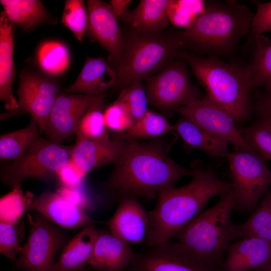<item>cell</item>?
Segmentation results:
<instances>
[{"label": "cell", "instance_id": "obj_1", "mask_svg": "<svg viewBox=\"0 0 271 271\" xmlns=\"http://www.w3.org/2000/svg\"><path fill=\"white\" fill-rule=\"evenodd\" d=\"M102 189L118 203L127 198L154 199L165 190L174 187L181 177L192 176L194 169L175 163L159 142H125L121 155Z\"/></svg>", "mask_w": 271, "mask_h": 271}, {"label": "cell", "instance_id": "obj_2", "mask_svg": "<svg viewBox=\"0 0 271 271\" xmlns=\"http://www.w3.org/2000/svg\"><path fill=\"white\" fill-rule=\"evenodd\" d=\"M212 171L194 169L186 185L160 192L155 208L148 212L146 243L154 247L166 243L201 212L209 200L232 189Z\"/></svg>", "mask_w": 271, "mask_h": 271}, {"label": "cell", "instance_id": "obj_3", "mask_svg": "<svg viewBox=\"0 0 271 271\" xmlns=\"http://www.w3.org/2000/svg\"><path fill=\"white\" fill-rule=\"evenodd\" d=\"M253 15L236 2H208L200 16L179 35L184 49L209 56H224L250 32Z\"/></svg>", "mask_w": 271, "mask_h": 271}, {"label": "cell", "instance_id": "obj_4", "mask_svg": "<svg viewBox=\"0 0 271 271\" xmlns=\"http://www.w3.org/2000/svg\"><path fill=\"white\" fill-rule=\"evenodd\" d=\"M180 59L190 65L206 94L226 110L235 122L250 118L253 89L249 65L226 62L216 56L202 57L186 51Z\"/></svg>", "mask_w": 271, "mask_h": 271}, {"label": "cell", "instance_id": "obj_5", "mask_svg": "<svg viewBox=\"0 0 271 271\" xmlns=\"http://www.w3.org/2000/svg\"><path fill=\"white\" fill-rule=\"evenodd\" d=\"M218 201L200 213L175 235L177 242L207 263L218 267L230 242L236 238L231 219L235 208L233 188L219 195Z\"/></svg>", "mask_w": 271, "mask_h": 271}, {"label": "cell", "instance_id": "obj_6", "mask_svg": "<svg viewBox=\"0 0 271 271\" xmlns=\"http://www.w3.org/2000/svg\"><path fill=\"white\" fill-rule=\"evenodd\" d=\"M179 34L133 31L125 38L117 65L115 86L123 89L138 81L147 80L185 52Z\"/></svg>", "mask_w": 271, "mask_h": 271}, {"label": "cell", "instance_id": "obj_7", "mask_svg": "<svg viewBox=\"0 0 271 271\" xmlns=\"http://www.w3.org/2000/svg\"><path fill=\"white\" fill-rule=\"evenodd\" d=\"M71 160V147L40 138L20 158L1 166V180L12 189L28 179L47 181Z\"/></svg>", "mask_w": 271, "mask_h": 271}, {"label": "cell", "instance_id": "obj_8", "mask_svg": "<svg viewBox=\"0 0 271 271\" xmlns=\"http://www.w3.org/2000/svg\"><path fill=\"white\" fill-rule=\"evenodd\" d=\"M30 229L16 265L25 271H51L61 249L67 243L66 231L41 214L28 213Z\"/></svg>", "mask_w": 271, "mask_h": 271}, {"label": "cell", "instance_id": "obj_9", "mask_svg": "<svg viewBox=\"0 0 271 271\" xmlns=\"http://www.w3.org/2000/svg\"><path fill=\"white\" fill-rule=\"evenodd\" d=\"M235 208L249 211L257 204L271 183V171L263 159L254 151L243 150L229 152Z\"/></svg>", "mask_w": 271, "mask_h": 271}, {"label": "cell", "instance_id": "obj_10", "mask_svg": "<svg viewBox=\"0 0 271 271\" xmlns=\"http://www.w3.org/2000/svg\"><path fill=\"white\" fill-rule=\"evenodd\" d=\"M146 80L149 103L164 111L175 110L202 98L182 59L172 61Z\"/></svg>", "mask_w": 271, "mask_h": 271}, {"label": "cell", "instance_id": "obj_11", "mask_svg": "<svg viewBox=\"0 0 271 271\" xmlns=\"http://www.w3.org/2000/svg\"><path fill=\"white\" fill-rule=\"evenodd\" d=\"M150 247L135 252L125 271H219L177 241Z\"/></svg>", "mask_w": 271, "mask_h": 271}, {"label": "cell", "instance_id": "obj_12", "mask_svg": "<svg viewBox=\"0 0 271 271\" xmlns=\"http://www.w3.org/2000/svg\"><path fill=\"white\" fill-rule=\"evenodd\" d=\"M175 111L213 136L234 144L239 149L254 151L243 138L232 116L207 95Z\"/></svg>", "mask_w": 271, "mask_h": 271}, {"label": "cell", "instance_id": "obj_13", "mask_svg": "<svg viewBox=\"0 0 271 271\" xmlns=\"http://www.w3.org/2000/svg\"><path fill=\"white\" fill-rule=\"evenodd\" d=\"M104 93L96 94L59 93L42 130L48 139L61 143L75 133L83 116Z\"/></svg>", "mask_w": 271, "mask_h": 271}, {"label": "cell", "instance_id": "obj_14", "mask_svg": "<svg viewBox=\"0 0 271 271\" xmlns=\"http://www.w3.org/2000/svg\"><path fill=\"white\" fill-rule=\"evenodd\" d=\"M60 85L53 80L37 74H21L18 90L19 108L30 114L42 131L59 94Z\"/></svg>", "mask_w": 271, "mask_h": 271}, {"label": "cell", "instance_id": "obj_15", "mask_svg": "<svg viewBox=\"0 0 271 271\" xmlns=\"http://www.w3.org/2000/svg\"><path fill=\"white\" fill-rule=\"evenodd\" d=\"M87 34L99 43L109 53L110 60L118 65L125 37L109 4L100 0L87 1Z\"/></svg>", "mask_w": 271, "mask_h": 271}, {"label": "cell", "instance_id": "obj_16", "mask_svg": "<svg viewBox=\"0 0 271 271\" xmlns=\"http://www.w3.org/2000/svg\"><path fill=\"white\" fill-rule=\"evenodd\" d=\"M27 211L38 212L64 229L75 230L95 224L85 210L57 192L47 191L35 197L31 196Z\"/></svg>", "mask_w": 271, "mask_h": 271}, {"label": "cell", "instance_id": "obj_17", "mask_svg": "<svg viewBox=\"0 0 271 271\" xmlns=\"http://www.w3.org/2000/svg\"><path fill=\"white\" fill-rule=\"evenodd\" d=\"M118 204L114 213L106 222L108 230L129 244L142 243L148 232V212L137 198H125Z\"/></svg>", "mask_w": 271, "mask_h": 271}, {"label": "cell", "instance_id": "obj_18", "mask_svg": "<svg viewBox=\"0 0 271 271\" xmlns=\"http://www.w3.org/2000/svg\"><path fill=\"white\" fill-rule=\"evenodd\" d=\"M224 271L265 270L271 263V242L254 237L241 238L228 246Z\"/></svg>", "mask_w": 271, "mask_h": 271}, {"label": "cell", "instance_id": "obj_19", "mask_svg": "<svg viewBox=\"0 0 271 271\" xmlns=\"http://www.w3.org/2000/svg\"><path fill=\"white\" fill-rule=\"evenodd\" d=\"M134 254L129 244L109 230H98L93 251L88 265L96 270L125 271L131 264Z\"/></svg>", "mask_w": 271, "mask_h": 271}, {"label": "cell", "instance_id": "obj_20", "mask_svg": "<svg viewBox=\"0 0 271 271\" xmlns=\"http://www.w3.org/2000/svg\"><path fill=\"white\" fill-rule=\"evenodd\" d=\"M121 139L102 141L76 140L71 148L72 160L86 175L102 166L115 164L118 161L124 146Z\"/></svg>", "mask_w": 271, "mask_h": 271}, {"label": "cell", "instance_id": "obj_21", "mask_svg": "<svg viewBox=\"0 0 271 271\" xmlns=\"http://www.w3.org/2000/svg\"><path fill=\"white\" fill-rule=\"evenodd\" d=\"M14 25L3 12L0 18V99L5 108L15 110L19 102L12 92L16 75L13 61Z\"/></svg>", "mask_w": 271, "mask_h": 271}, {"label": "cell", "instance_id": "obj_22", "mask_svg": "<svg viewBox=\"0 0 271 271\" xmlns=\"http://www.w3.org/2000/svg\"><path fill=\"white\" fill-rule=\"evenodd\" d=\"M116 74L102 58H88L76 80L64 90L68 94L96 95L114 86Z\"/></svg>", "mask_w": 271, "mask_h": 271}, {"label": "cell", "instance_id": "obj_23", "mask_svg": "<svg viewBox=\"0 0 271 271\" xmlns=\"http://www.w3.org/2000/svg\"><path fill=\"white\" fill-rule=\"evenodd\" d=\"M97 235L95 224L81 228L62 248L51 271L82 270L92 256Z\"/></svg>", "mask_w": 271, "mask_h": 271}, {"label": "cell", "instance_id": "obj_24", "mask_svg": "<svg viewBox=\"0 0 271 271\" xmlns=\"http://www.w3.org/2000/svg\"><path fill=\"white\" fill-rule=\"evenodd\" d=\"M169 0H142L131 12L127 11L122 20L132 30L157 33L169 24L168 16Z\"/></svg>", "mask_w": 271, "mask_h": 271}, {"label": "cell", "instance_id": "obj_25", "mask_svg": "<svg viewBox=\"0 0 271 271\" xmlns=\"http://www.w3.org/2000/svg\"><path fill=\"white\" fill-rule=\"evenodd\" d=\"M173 127L186 144L202 150L210 157H226L229 153L227 142L213 136L186 118L179 119Z\"/></svg>", "mask_w": 271, "mask_h": 271}, {"label": "cell", "instance_id": "obj_26", "mask_svg": "<svg viewBox=\"0 0 271 271\" xmlns=\"http://www.w3.org/2000/svg\"><path fill=\"white\" fill-rule=\"evenodd\" d=\"M39 129L37 122L31 118L29 124L24 128L2 134L1 162H13L25 154L40 138Z\"/></svg>", "mask_w": 271, "mask_h": 271}, {"label": "cell", "instance_id": "obj_27", "mask_svg": "<svg viewBox=\"0 0 271 271\" xmlns=\"http://www.w3.org/2000/svg\"><path fill=\"white\" fill-rule=\"evenodd\" d=\"M3 12L10 22L25 30L45 23L49 14L38 0H1Z\"/></svg>", "mask_w": 271, "mask_h": 271}, {"label": "cell", "instance_id": "obj_28", "mask_svg": "<svg viewBox=\"0 0 271 271\" xmlns=\"http://www.w3.org/2000/svg\"><path fill=\"white\" fill-rule=\"evenodd\" d=\"M234 229L236 238L254 237L271 242V192L265 195L247 220L235 224Z\"/></svg>", "mask_w": 271, "mask_h": 271}, {"label": "cell", "instance_id": "obj_29", "mask_svg": "<svg viewBox=\"0 0 271 271\" xmlns=\"http://www.w3.org/2000/svg\"><path fill=\"white\" fill-rule=\"evenodd\" d=\"M252 36L254 43L252 62L249 65L254 89L271 80V42L262 34Z\"/></svg>", "mask_w": 271, "mask_h": 271}, {"label": "cell", "instance_id": "obj_30", "mask_svg": "<svg viewBox=\"0 0 271 271\" xmlns=\"http://www.w3.org/2000/svg\"><path fill=\"white\" fill-rule=\"evenodd\" d=\"M104 98L93 103L83 116L75 133L76 140L95 141L110 138L102 110Z\"/></svg>", "mask_w": 271, "mask_h": 271}, {"label": "cell", "instance_id": "obj_31", "mask_svg": "<svg viewBox=\"0 0 271 271\" xmlns=\"http://www.w3.org/2000/svg\"><path fill=\"white\" fill-rule=\"evenodd\" d=\"M172 131H174L173 125L163 115L149 110L133 122L124 136L127 140L151 139Z\"/></svg>", "mask_w": 271, "mask_h": 271}, {"label": "cell", "instance_id": "obj_32", "mask_svg": "<svg viewBox=\"0 0 271 271\" xmlns=\"http://www.w3.org/2000/svg\"><path fill=\"white\" fill-rule=\"evenodd\" d=\"M37 60L39 66L46 73L57 75L67 69L70 64V54L63 43L47 41L39 47Z\"/></svg>", "mask_w": 271, "mask_h": 271}, {"label": "cell", "instance_id": "obj_33", "mask_svg": "<svg viewBox=\"0 0 271 271\" xmlns=\"http://www.w3.org/2000/svg\"><path fill=\"white\" fill-rule=\"evenodd\" d=\"M249 147L262 159L271 161V123L258 119L246 127L239 128Z\"/></svg>", "mask_w": 271, "mask_h": 271}, {"label": "cell", "instance_id": "obj_34", "mask_svg": "<svg viewBox=\"0 0 271 271\" xmlns=\"http://www.w3.org/2000/svg\"><path fill=\"white\" fill-rule=\"evenodd\" d=\"M21 186L12 189L1 198L0 222L17 224L27 211L31 196L25 195Z\"/></svg>", "mask_w": 271, "mask_h": 271}, {"label": "cell", "instance_id": "obj_35", "mask_svg": "<svg viewBox=\"0 0 271 271\" xmlns=\"http://www.w3.org/2000/svg\"><path fill=\"white\" fill-rule=\"evenodd\" d=\"M202 1H170L168 10L169 22L176 27L188 28L204 10Z\"/></svg>", "mask_w": 271, "mask_h": 271}, {"label": "cell", "instance_id": "obj_36", "mask_svg": "<svg viewBox=\"0 0 271 271\" xmlns=\"http://www.w3.org/2000/svg\"><path fill=\"white\" fill-rule=\"evenodd\" d=\"M61 22L78 41L82 42L88 23L87 9L84 1H66Z\"/></svg>", "mask_w": 271, "mask_h": 271}, {"label": "cell", "instance_id": "obj_37", "mask_svg": "<svg viewBox=\"0 0 271 271\" xmlns=\"http://www.w3.org/2000/svg\"><path fill=\"white\" fill-rule=\"evenodd\" d=\"M117 99L126 105L134 122L149 110L147 92L142 81L134 82L121 90Z\"/></svg>", "mask_w": 271, "mask_h": 271}, {"label": "cell", "instance_id": "obj_38", "mask_svg": "<svg viewBox=\"0 0 271 271\" xmlns=\"http://www.w3.org/2000/svg\"><path fill=\"white\" fill-rule=\"evenodd\" d=\"M103 115L107 129L116 133H124L134 122L126 105L118 99L106 108Z\"/></svg>", "mask_w": 271, "mask_h": 271}, {"label": "cell", "instance_id": "obj_39", "mask_svg": "<svg viewBox=\"0 0 271 271\" xmlns=\"http://www.w3.org/2000/svg\"><path fill=\"white\" fill-rule=\"evenodd\" d=\"M17 224L0 222V252L11 261H15L22 245L23 228Z\"/></svg>", "mask_w": 271, "mask_h": 271}, {"label": "cell", "instance_id": "obj_40", "mask_svg": "<svg viewBox=\"0 0 271 271\" xmlns=\"http://www.w3.org/2000/svg\"><path fill=\"white\" fill-rule=\"evenodd\" d=\"M256 5V13L253 15L250 30L252 35L271 31V1L257 2Z\"/></svg>", "mask_w": 271, "mask_h": 271}, {"label": "cell", "instance_id": "obj_41", "mask_svg": "<svg viewBox=\"0 0 271 271\" xmlns=\"http://www.w3.org/2000/svg\"><path fill=\"white\" fill-rule=\"evenodd\" d=\"M86 175L71 159L58 171L56 177L62 187H75L80 186Z\"/></svg>", "mask_w": 271, "mask_h": 271}, {"label": "cell", "instance_id": "obj_42", "mask_svg": "<svg viewBox=\"0 0 271 271\" xmlns=\"http://www.w3.org/2000/svg\"><path fill=\"white\" fill-rule=\"evenodd\" d=\"M263 87L264 90L257 95L253 109L259 119L271 123V80Z\"/></svg>", "mask_w": 271, "mask_h": 271}, {"label": "cell", "instance_id": "obj_43", "mask_svg": "<svg viewBox=\"0 0 271 271\" xmlns=\"http://www.w3.org/2000/svg\"><path fill=\"white\" fill-rule=\"evenodd\" d=\"M67 199L85 210L89 205V200L86 194L80 186L75 187L61 186L57 191Z\"/></svg>", "mask_w": 271, "mask_h": 271}, {"label": "cell", "instance_id": "obj_44", "mask_svg": "<svg viewBox=\"0 0 271 271\" xmlns=\"http://www.w3.org/2000/svg\"><path fill=\"white\" fill-rule=\"evenodd\" d=\"M131 2L132 1L130 0H111L110 1L109 5L117 20L122 19L127 12V8Z\"/></svg>", "mask_w": 271, "mask_h": 271}, {"label": "cell", "instance_id": "obj_45", "mask_svg": "<svg viewBox=\"0 0 271 271\" xmlns=\"http://www.w3.org/2000/svg\"><path fill=\"white\" fill-rule=\"evenodd\" d=\"M265 271H271V263L268 267L264 270Z\"/></svg>", "mask_w": 271, "mask_h": 271}, {"label": "cell", "instance_id": "obj_46", "mask_svg": "<svg viewBox=\"0 0 271 271\" xmlns=\"http://www.w3.org/2000/svg\"><path fill=\"white\" fill-rule=\"evenodd\" d=\"M93 271H107V270H96V269H95V270H93Z\"/></svg>", "mask_w": 271, "mask_h": 271}, {"label": "cell", "instance_id": "obj_47", "mask_svg": "<svg viewBox=\"0 0 271 271\" xmlns=\"http://www.w3.org/2000/svg\"><path fill=\"white\" fill-rule=\"evenodd\" d=\"M77 271H85V270H83V269L81 270H77Z\"/></svg>", "mask_w": 271, "mask_h": 271}]
</instances>
